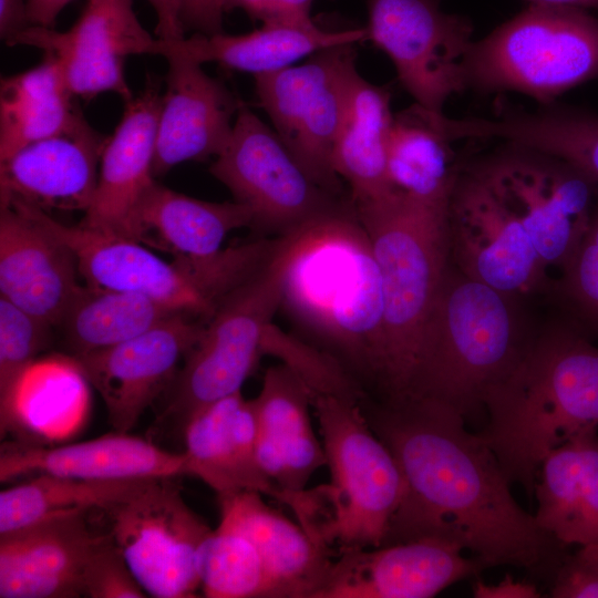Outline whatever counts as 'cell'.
Listing matches in <instances>:
<instances>
[{
  "label": "cell",
  "instance_id": "cell-41",
  "mask_svg": "<svg viewBox=\"0 0 598 598\" xmlns=\"http://www.w3.org/2000/svg\"><path fill=\"white\" fill-rule=\"evenodd\" d=\"M555 598H598V545L566 555L550 580Z\"/></svg>",
  "mask_w": 598,
  "mask_h": 598
},
{
  "label": "cell",
  "instance_id": "cell-4",
  "mask_svg": "<svg viewBox=\"0 0 598 598\" xmlns=\"http://www.w3.org/2000/svg\"><path fill=\"white\" fill-rule=\"evenodd\" d=\"M519 299L450 262L408 395L444 402L465 417L483 408L488 391L515 368L534 337L524 327Z\"/></svg>",
  "mask_w": 598,
  "mask_h": 598
},
{
  "label": "cell",
  "instance_id": "cell-21",
  "mask_svg": "<svg viewBox=\"0 0 598 598\" xmlns=\"http://www.w3.org/2000/svg\"><path fill=\"white\" fill-rule=\"evenodd\" d=\"M102 536L85 514L48 518L0 534L1 598H78Z\"/></svg>",
  "mask_w": 598,
  "mask_h": 598
},
{
  "label": "cell",
  "instance_id": "cell-3",
  "mask_svg": "<svg viewBox=\"0 0 598 598\" xmlns=\"http://www.w3.org/2000/svg\"><path fill=\"white\" fill-rule=\"evenodd\" d=\"M481 436L511 483L534 494L544 458L598 429V347L561 317L534 336L515 368L486 394Z\"/></svg>",
  "mask_w": 598,
  "mask_h": 598
},
{
  "label": "cell",
  "instance_id": "cell-24",
  "mask_svg": "<svg viewBox=\"0 0 598 598\" xmlns=\"http://www.w3.org/2000/svg\"><path fill=\"white\" fill-rule=\"evenodd\" d=\"M162 93L156 78L126 102L104 146L97 183L80 225L118 235L126 219L155 183L153 172Z\"/></svg>",
  "mask_w": 598,
  "mask_h": 598
},
{
  "label": "cell",
  "instance_id": "cell-23",
  "mask_svg": "<svg viewBox=\"0 0 598 598\" xmlns=\"http://www.w3.org/2000/svg\"><path fill=\"white\" fill-rule=\"evenodd\" d=\"M257 421L256 454L264 474L286 495L307 488L311 476L327 464L322 442L310 417L312 398L302 379L288 365L270 367L252 399Z\"/></svg>",
  "mask_w": 598,
  "mask_h": 598
},
{
  "label": "cell",
  "instance_id": "cell-18",
  "mask_svg": "<svg viewBox=\"0 0 598 598\" xmlns=\"http://www.w3.org/2000/svg\"><path fill=\"white\" fill-rule=\"evenodd\" d=\"M463 549L420 538L339 554L315 598H429L486 569Z\"/></svg>",
  "mask_w": 598,
  "mask_h": 598
},
{
  "label": "cell",
  "instance_id": "cell-8",
  "mask_svg": "<svg viewBox=\"0 0 598 598\" xmlns=\"http://www.w3.org/2000/svg\"><path fill=\"white\" fill-rule=\"evenodd\" d=\"M300 229L282 236L266 266L229 293L206 321L169 384L162 421L174 422L183 431L194 413L240 391L264 355V339L280 309L285 276Z\"/></svg>",
  "mask_w": 598,
  "mask_h": 598
},
{
  "label": "cell",
  "instance_id": "cell-12",
  "mask_svg": "<svg viewBox=\"0 0 598 598\" xmlns=\"http://www.w3.org/2000/svg\"><path fill=\"white\" fill-rule=\"evenodd\" d=\"M175 477L153 480L105 513L110 536L146 594L193 598L199 550L213 529L185 502Z\"/></svg>",
  "mask_w": 598,
  "mask_h": 598
},
{
  "label": "cell",
  "instance_id": "cell-38",
  "mask_svg": "<svg viewBox=\"0 0 598 598\" xmlns=\"http://www.w3.org/2000/svg\"><path fill=\"white\" fill-rule=\"evenodd\" d=\"M563 316L592 340L598 338V200L579 247L553 281Z\"/></svg>",
  "mask_w": 598,
  "mask_h": 598
},
{
  "label": "cell",
  "instance_id": "cell-11",
  "mask_svg": "<svg viewBox=\"0 0 598 598\" xmlns=\"http://www.w3.org/2000/svg\"><path fill=\"white\" fill-rule=\"evenodd\" d=\"M209 173L250 209V228L261 237L288 235L351 200L316 184L275 130L244 103Z\"/></svg>",
  "mask_w": 598,
  "mask_h": 598
},
{
  "label": "cell",
  "instance_id": "cell-45",
  "mask_svg": "<svg viewBox=\"0 0 598 598\" xmlns=\"http://www.w3.org/2000/svg\"><path fill=\"white\" fill-rule=\"evenodd\" d=\"M473 594L477 598H536L540 596L535 585L516 581L508 575L495 585L477 581Z\"/></svg>",
  "mask_w": 598,
  "mask_h": 598
},
{
  "label": "cell",
  "instance_id": "cell-33",
  "mask_svg": "<svg viewBox=\"0 0 598 598\" xmlns=\"http://www.w3.org/2000/svg\"><path fill=\"white\" fill-rule=\"evenodd\" d=\"M58 61L44 53L37 65L1 78L0 161L72 126L83 114L72 103Z\"/></svg>",
  "mask_w": 598,
  "mask_h": 598
},
{
  "label": "cell",
  "instance_id": "cell-22",
  "mask_svg": "<svg viewBox=\"0 0 598 598\" xmlns=\"http://www.w3.org/2000/svg\"><path fill=\"white\" fill-rule=\"evenodd\" d=\"M72 252L13 203H0V297L59 326L81 289Z\"/></svg>",
  "mask_w": 598,
  "mask_h": 598
},
{
  "label": "cell",
  "instance_id": "cell-1",
  "mask_svg": "<svg viewBox=\"0 0 598 598\" xmlns=\"http://www.w3.org/2000/svg\"><path fill=\"white\" fill-rule=\"evenodd\" d=\"M360 409L393 454L404 485L384 545L439 538L468 550L485 568L513 566L554 577L566 545L514 498L511 482L465 416L435 399H362Z\"/></svg>",
  "mask_w": 598,
  "mask_h": 598
},
{
  "label": "cell",
  "instance_id": "cell-32",
  "mask_svg": "<svg viewBox=\"0 0 598 598\" xmlns=\"http://www.w3.org/2000/svg\"><path fill=\"white\" fill-rule=\"evenodd\" d=\"M492 117H468L463 132L470 138H496L559 157L598 183V114L555 103L536 111L504 109Z\"/></svg>",
  "mask_w": 598,
  "mask_h": 598
},
{
  "label": "cell",
  "instance_id": "cell-16",
  "mask_svg": "<svg viewBox=\"0 0 598 598\" xmlns=\"http://www.w3.org/2000/svg\"><path fill=\"white\" fill-rule=\"evenodd\" d=\"M6 44L51 54L73 97L90 101L113 92L126 103L134 96L125 78V59L156 54L157 38L141 24L132 0H86L70 29L29 25Z\"/></svg>",
  "mask_w": 598,
  "mask_h": 598
},
{
  "label": "cell",
  "instance_id": "cell-9",
  "mask_svg": "<svg viewBox=\"0 0 598 598\" xmlns=\"http://www.w3.org/2000/svg\"><path fill=\"white\" fill-rule=\"evenodd\" d=\"M466 162L524 230L545 267L560 271L588 230L598 183L559 157L512 142Z\"/></svg>",
  "mask_w": 598,
  "mask_h": 598
},
{
  "label": "cell",
  "instance_id": "cell-34",
  "mask_svg": "<svg viewBox=\"0 0 598 598\" xmlns=\"http://www.w3.org/2000/svg\"><path fill=\"white\" fill-rule=\"evenodd\" d=\"M451 143L419 104L394 114L388 142L392 188L424 202H448L463 163Z\"/></svg>",
  "mask_w": 598,
  "mask_h": 598
},
{
  "label": "cell",
  "instance_id": "cell-31",
  "mask_svg": "<svg viewBox=\"0 0 598 598\" xmlns=\"http://www.w3.org/2000/svg\"><path fill=\"white\" fill-rule=\"evenodd\" d=\"M393 116L388 86L370 83L357 72L332 154L333 169L348 183L353 204L395 192L388 176Z\"/></svg>",
  "mask_w": 598,
  "mask_h": 598
},
{
  "label": "cell",
  "instance_id": "cell-17",
  "mask_svg": "<svg viewBox=\"0 0 598 598\" xmlns=\"http://www.w3.org/2000/svg\"><path fill=\"white\" fill-rule=\"evenodd\" d=\"M205 323L199 318L178 313L125 342L71 355L102 398L114 431L128 433L169 386L179 360L198 341Z\"/></svg>",
  "mask_w": 598,
  "mask_h": 598
},
{
  "label": "cell",
  "instance_id": "cell-15",
  "mask_svg": "<svg viewBox=\"0 0 598 598\" xmlns=\"http://www.w3.org/2000/svg\"><path fill=\"white\" fill-rule=\"evenodd\" d=\"M451 262L466 276L516 296L550 292L545 267L528 237L465 158L450 195Z\"/></svg>",
  "mask_w": 598,
  "mask_h": 598
},
{
  "label": "cell",
  "instance_id": "cell-35",
  "mask_svg": "<svg viewBox=\"0 0 598 598\" xmlns=\"http://www.w3.org/2000/svg\"><path fill=\"white\" fill-rule=\"evenodd\" d=\"M156 478L92 481L51 474L2 489L0 534L41 520L92 509L107 511L132 497Z\"/></svg>",
  "mask_w": 598,
  "mask_h": 598
},
{
  "label": "cell",
  "instance_id": "cell-19",
  "mask_svg": "<svg viewBox=\"0 0 598 598\" xmlns=\"http://www.w3.org/2000/svg\"><path fill=\"white\" fill-rule=\"evenodd\" d=\"M107 138L82 114L69 128L20 148L0 161V202L85 213Z\"/></svg>",
  "mask_w": 598,
  "mask_h": 598
},
{
  "label": "cell",
  "instance_id": "cell-10",
  "mask_svg": "<svg viewBox=\"0 0 598 598\" xmlns=\"http://www.w3.org/2000/svg\"><path fill=\"white\" fill-rule=\"evenodd\" d=\"M355 44L321 50L301 64L254 76L258 104L310 178L347 197L332 166L355 66Z\"/></svg>",
  "mask_w": 598,
  "mask_h": 598
},
{
  "label": "cell",
  "instance_id": "cell-28",
  "mask_svg": "<svg viewBox=\"0 0 598 598\" xmlns=\"http://www.w3.org/2000/svg\"><path fill=\"white\" fill-rule=\"evenodd\" d=\"M251 224L250 209L236 200L207 202L155 182L117 236L174 258H200L219 251L230 231Z\"/></svg>",
  "mask_w": 598,
  "mask_h": 598
},
{
  "label": "cell",
  "instance_id": "cell-36",
  "mask_svg": "<svg viewBox=\"0 0 598 598\" xmlns=\"http://www.w3.org/2000/svg\"><path fill=\"white\" fill-rule=\"evenodd\" d=\"M178 313L142 293L85 285L59 326L75 355L136 338Z\"/></svg>",
  "mask_w": 598,
  "mask_h": 598
},
{
  "label": "cell",
  "instance_id": "cell-7",
  "mask_svg": "<svg viewBox=\"0 0 598 598\" xmlns=\"http://www.w3.org/2000/svg\"><path fill=\"white\" fill-rule=\"evenodd\" d=\"M598 78V18L588 10L529 4L480 41L463 62L465 89L518 92L540 105Z\"/></svg>",
  "mask_w": 598,
  "mask_h": 598
},
{
  "label": "cell",
  "instance_id": "cell-46",
  "mask_svg": "<svg viewBox=\"0 0 598 598\" xmlns=\"http://www.w3.org/2000/svg\"><path fill=\"white\" fill-rule=\"evenodd\" d=\"M28 27L27 1L0 0V37L4 43Z\"/></svg>",
  "mask_w": 598,
  "mask_h": 598
},
{
  "label": "cell",
  "instance_id": "cell-5",
  "mask_svg": "<svg viewBox=\"0 0 598 598\" xmlns=\"http://www.w3.org/2000/svg\"><path fill=\"white\" fill-rule=\"evenodd\" d=\"M353 205L381 278L389 401L412 389L424 328L451 262L448 202L393 192Z\"/></svg>",
  "mask_w": 598,
  "mask_h": 598
},
{
  "label": "cell",
  "instance_id": "cell-25",
  "mask_svg": "<svg viewBox=\"0 0 598 598\" xmlns=\"http://www.w3.org/2000/svg\"><path fill=\"white\" fill-rule=\"evenodd\" d=\"M183 436L186 475L203 481L217 496L252 491L285 504V493L258 464L254 402L246 400L241 391L194 413Z\"/></svg>",
  "mask_w": 598,
  "mask_h": 598
},
{
  "label": "cell",
  "instance_id": "cell-14",
  "mask_svg": "<svg viewBox=\"0 0 598 598\" xmlns=\"http://www.w3.org/2000/svg\"><path fill=\"white\" fill-rule=\"evenodd\" d=\"M4 203L18 205L68 247L87 286L142 293L204 321L215 312L217 302L197 259L166 261L132 239L80 224L65 225L49 212L18 199Z\"/></svg>",
  "mask_w": 598,
  "mask_h": 598
},
{
  "label": "cell",
  "instance_id": "cell-44",
  "mask_svg": "<svg viewBox=\"0 0 598 598\" xmlns=\"http://www.w3.org/2000/svg\"><path fill=\"white\" fill-rule=\"evenodd\" d=\"M155 11L157 23L156 38L163 41H173L185 38V28L182 21L181 0H146Z\"/></svg>",
  "mask_w": 598,
  "mask_h": 598
},
{
  "label": "cell",
  "instance_id": "cell-27",
  "mask_svg": "<svg viewBox=\"0 0 598 598\" xmlns=\"http://www.w3.org/2000/svg\"><path fill=\"white\" fill-rule=\"evenodd\" d=\"M31 474L92 481L176 477L186 475V456L116 431L55 447L2 444L0 482Z\"/></svg>",
  "mask_w": 598,
  "mask_h": 598
},
{
  "label": "cell",
  "instance_id": "cell-42",
  "mask_svg": "<svg viewBox=\"0 0 598 598\" xmlns=\"http://www.w3.org/2000/svg\"><path fill=\"white\" fill-rule=\"evenodd\" d=\"M224 13L235 9L245 11L252 20L262 23H285L292 25H311L312 0H216Z\"/></svg>",
  "mask_w": 598,
  "mask_h": 598
},
{
  "label": "cell",
  "instance_id": "cell-26",
  "mask_svg": "<svg viewBox=\"0 0 598 598\" xmlns=\"http://www.w3.org/2000/svg\"><path fill=\"white\" fill-rule=\"evenodd\" d=\"M262 496L252 491L219 495L218 526L244 535L255 546L265 567L268 598H315L336 555Z\"/></svg>",
  "mask_w": 598,
  "mask_h": 598
},
{
  "label": "cell",
  "instance_id": "cell-48",
  "mask_svg": "<svg viewBox=\"0 0 598 598\" xmlns=\"http://www.w3.org/2000/svg\"><path fill=\"white\" fill-rule=\"evenodd\" d=\"M533 6L577 8L598 11V0H527Z\"/></svg>",
  "mask_w": 598,
  "mask_h": 598
},
{
  "label": "cell",
  "instance_id": "cell-40",
  "mask_svg": "<svg viewBox=\"0 0 598 598\" xmlns=\"http://www.w3.org/2000/svg\"><path fill=\"white\" fill-rule=\"evenodd\" d=\"M83 596L90 598H143L140 585L110 535L102 536L87 563Z\"/></svg>",
  "mask_w": 598,
  "mask_h": 598
},
{
  "label": "cell",
  "instance_id": "cell-2",
  "mask_svg": "<svg viewBox=\"0 0 598 598\" xmlns=\"http://www.w3.org/2000/svg\"><path fill=\"white\" fill-rule=\"evenodd\" d=\"M280 308L363 398H389L381 278L351 200L300 229Z\"/></svg>",
  "mask_w": 598,
  "mask_h": 598
},
{
  "label": "cell",
  "instance_id": "cell-29",
  "mask_svg": "<svg viewBox=\"0 0 598 598\" xmlns=\"http://www.w3.org/2000/svg\"><path fill=\"white\" fill-rule=\"evenodd\" d=\"M363 41H368L365 27L332 31L316 23H262L259 29L237 35L219 32L194 33L173 41L157 39L156 54L178 55L197 64L216 62L256 76L293 65L327 48Z\"/></svg>",
  "mask_w": 598,
  "mask_h": 598
},
{
  "label": "cell",
  "instance_id": "cell-20",
  "mask_svg": "<svg viewBox=\"0 0 598 598\" xmlns=\"http://www.w3.org/2000/svg\"><path fill=\"white\" fill-rule=\"evenodd\" d=\"M164 58L168 70L157 123L154 176L187 161L219 155L243 104L202 64L173 54Z\"/></svg>",
  "mask_w": 598,
  "mask_h": 598
},
{
  "label": "cell",
  "instance_id": "cell-30",
  "mask_svg": "<svg viewBox=\"0 0 598 598\" xmlns=\"http://www.w3.org/2000/svg\"><path fill=\"white\" fill-rule=\"evenodd\" d=\"M538 525L561 544L598 545V434L579 433L543 461L534 488Z\"/></svg>",
  "mask_w": 598,
  "mask_h": 598
},
{
  "label": "cell",
  "instance_id": "cell-39",
  "mask_svg": "<svg viewBox=\"0 0 598 598\" xmlns=\"http://www.w3.org/2000/svg\"><path fill=\"white\" fill-rule=\"evenodd\" d=\"M50 326L0 297V409L49 342Z\"/></svg>",
  "mask_w": 598,
  "mask_h": 598
},
{
  "label": "cell",
  "instance_id": "cell-43",
  "mask_svg": "<svg viewBox=\"0 0 598 598\" xmlns=\"http://www.w3.org/2000/svg\"><path fill=\"white\" fill-rule=\"evenodd\" d=\"M185 31L214 34L223 32V12L216 0H181Z\"/></svg>",
  "mask_w": 598,
  "mask_h": 598
},
{
  "label": "cell",
  "instance_id": "cell-6",
  "mask_svg": "<svg viewBox=\"0 0 598 598\" xmlns=\"http://www.w3.org/2000/svg\"><path fill=\"white\" fill-rule=\"evenodd\" d=\"M312 408L330 482L311 488L312 512L305 530L336 557L382 546L404 492L393 454L358 401L317 394Z\"/></svg>",
  "mask_w": 598,
  "mask_h": 598
},
{
  "label": "cell",
  "instance_id": "cell-47",
  "mask_svg": "<svg viewBox=\"0 0 598 598\" xmlns=\"http://www.w3.org/2000/svg\"><path fill=\"white\" fill-rule=\"evenodd\" d=\"M72 0H27L29 25L54 28L56 18Z\"/></svg>",
  "mask_w": 598,
  "mask_h": 598
},
{
  "label": "cell",
  "instance_id": "cell-13",
  "mask_svg": "<svg viewBox=\"0 0 598 598\" xmlns=\"http://www.w3.org/2000/svg\"><path fill=\"white\" fill-rule=\"evenodd\" d=\"M442 0H368V41L392 61L415 103L443 114L465 90L463 62L473 43L468 18L447 13Z\"/></svg>",
  "mask_w": 598,
  "mask_h": 598
},
{
  "label": "cell",
  "instance_id": "cell-37",
  "mask_svg": "<svg viewBox=\"0 0 598 598\" xmlns=\"http://www.w3.org/2000/svg\"><path fill=\"white\" fill-rule=\"evenodd\" d=\"M200 589L209 598H268L261 558L244 535L218 526L198 556Z\"/></svg>",
  "mask_w": 598,
  "mask_h": 598
}]
</instances>
